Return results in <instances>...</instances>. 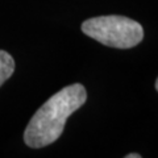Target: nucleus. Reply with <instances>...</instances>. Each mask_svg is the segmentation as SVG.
I'll return each mask as SVG.
<instances>
[{"label": "nucleus", "mask_w": 158, "mask_h": 158, "mask_svg": "<svg viewBox=\"0 0 158 158\" xmlns=\"http://www.w3.org/2000/svg\"><path fill=\"white\" fill-rule=\"evenodd\" d=\"M82 32L103 45L116 49H131L144 38L140 23L117 15L88 19L82 24Z\"/></svg>", "instance_id": "obj_2"}, {"label": "nucleus", "mask_w": 158, "mask_h": 158, "mask_svg": "<svg viewBox=\"0 0 158 158\" xmlns=\"http://www.w3.org/2000/svg\"><path fill=\"white\" fill-rule=\"evenodd\" d=\"M87 100V91L81 83H74L49 98L31 118L24 132L29 148L40 149L56 142L65 129L66 121Z\"/></svg>", "instance_id": "obj_1"}, {"label": "nucleus", "mask_w": 158, "mask_h": 158, "mask_svg": "<svg viewBox=\"0 0 158 158\" xmlns=\"http://www.w3.org/2000/svg\"><path fill=\"white\" fill-rule=\"evenodd\" d=\"M156 90L158 91V79H157V81H156Z\"/></svg>", "instance_id": "obj_5"}, {"label": "nucleus", "mask_w": 158, "mask_h": 158, "mask_svg": "<svg viewBox=\"0 0 158 158\" xmlns=\"http://www.w3.org/2000/svg\"><path fill=\"white\" fill-rule=\"evenodd\" d=\"M15 71V61L12 56L4 50H0V87L6 83Z\"/></svg>", "instance_id": "obj_3"}, {"label": "nucleus", "mask_w": 158, "mask_h": 158, "mask_svg": "<svg viewBox=\"0 0 158 158\" xmlns=\"http://www.w3.org/2000/svg\"><path fill=\"white\" fill-rule=\"evenodd\" d=\"M125 158H141V154H136V153H131V154H127Z\"/></svg>", "instance_id": "obj_4"}]
</instances>
